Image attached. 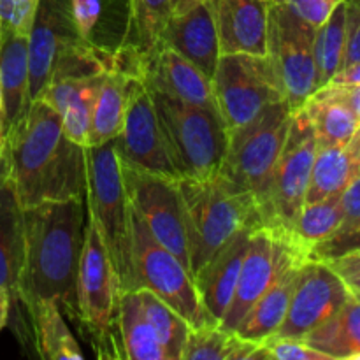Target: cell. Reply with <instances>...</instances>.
I'll return each mask as SVG.
<instances>
[{
  "instance_id": "7dc6e473",
  "label": "cell",
  "mask_w": 360,
  "mask_h": 360,
  "mask_svg": "<svg viewBox=\"0 0 360 360\" xmlns=\"http://www.w3.org/2000/svg\"><path fill=\"white\" fill-rule=\"evenodd\" d=\"M347 151H348V155H350L352 160H354L357 165H360V125H359V129L355 130V134H354V137L350 139V143L347 144Z\"/></svg>"
},
{
  "instance_id": "d6a6232c",
  "label": "cell",
  "mask_w": 360,
  "mask_h": 360,
  "mask_svg": "<svg viewBox=\"0 0 360 360\" xmlns=\"http://www.w3.org/2000/svg\"><path fill=\"white\" fill-rule=\"evenodd\" d=\"M345 46H347V4L341 2L315 30L313 55H315L316 90L327 86L341 70Z\"/></svg>"
},
{
  "instance_id": "d590c367",
  "label": "cell",
  "mask_w": 360,
  "mask_h": 360,
  "mask_svg": "<svg viewBox=\"0 0 360 360\" xmlns=\"http://www.w3.org/2000/svg\"><path fill=\"white\" fill-rule=\"evenodd\" d=\"M262 345V360H333L329 355L309 347L304 340L269 338Z\"/></svg>"
},
{
  "instance_id": "f1b7e54d",
  "label": "cell",
  "mask_w": 360,
  "mask_h": 360,
  "mask_svg": "<svg viewBox=\"0 0 360 360\" xmlns=\"http://www.w3.org/2000/svg\"><path fill=\"white\" fill-rule=\"evenodd\" d=\"M181 360H262V345L210 323L190 330Z\"/></svg>"
},
{
  "instance_id": "484cf974",
  "label": "cell",
  "mask_w": 360,
  "mask_h": 360,
  "mask_svg": "<svg viewBox=\"0 0 360 360\" xmlns=\"http://www.w3.org/2000/svg\"><path fill=\"white\" fill-rule=\"evenodd\" d=\"M302 109L315 130L316 144L322 146H347L360 125L354 111L330 86L316 90Z\"/></svg>"
},
{
  "instance_id": "8992f818",
  "label": "cell",
  "mask_w": 360,
  "mask_h": 360,
  "mask_svg": "<svg viewBox=\"0 0 360 360\" xmlns=\"http://www.w3.org/2000/svg\"><path fill=\"white\" fill-rule=\"evenodd\" d=\"M86 210L101 232L123 292L132 290L130 262V200L123 185L115 139L84 146Z\"/></svg>"
},
{
  "instance_id": "1f68e13d",
  "label": "cell",
  "mask_w": 360,
  "mask_h": 360,
  "mask_svg": "<svg viewBox=\"0 0 360 360\" xmlns=\"http://www.w3.org/2000/svg\"><path fill=\"white\" fill-rule=\"evenodd\" d=\"M357 164L348 155L347 146H322L316 144L315 160L309 176L306 202L340 195L354 176Z\"/></svg>"
},
{
  "instance_id": "7a4b0ae2",
  "label": "cell",
  "mask_w": 360,
  "mask_h": 360,
  "mask_svg": "<svg viewBox=\"0 0 360 360\" xmlns=\"http://www.w3.org/2000/svg\"><path fill=\"white\" fill-rule=\"evenodd\" d=\"M84 197L46 200L23 210L25 260L16 301L30 313L55 301L77 322V271L84 243Z\"/></svg>"
},
{
  "instance_id": "f907efd6",
  "label": "cell",
  "mask_w": 360,
  "mask_h": 360,
  "mask_svg": "<svg viewBox=\"0 0 360 360\" xmlns=\"http://www.w3.org/2000/svg\"><path fill=\"white\" fill-rule=\"evenodd\" d=\"M0 136H4V109H2V95H0Z\"/></svg>"
},
{
  "instance_id": "4fadbf2b",
  "label": "cell",
  "mask_w": 360,
  "mask_h": 360,
  "mask_svg": "<svg viewBox=\"0 0 360 360\" xmlns=\"http://www.w3.org/2000/svg\"><path fill=\"white\" fill-rule=\"evenodd\" d=\"M350 297V288L326 260L308 257L299 267L287 315L274 336L304 340L329 322Z\"/></svg>"
},
{
  "instance_id": "2e32d148",
  "label": "cell",
  "mask_w": 360,
  "mask_h": 360,
  "mask_svg": "<svg viewBox=\"0 0 360 360\" xmlns=\"http://www.w3.org/2000/svg\"><path fill=\"white\" fill-rule=\"evenodd\" d=\"M281 234V232H280ZM308 259V253L292 241L290 236L281 234V250L278 257L276 271L271 278L264 294L248 309L239 322L236 334L243 340L253 343H264L276 334L278 327L287 315L295 283H297L299 267Z\"/></svg>"
},
{
  "instance_id": "7c38bea8",
  "label": "cell",
  "mask_w": 360,
  "mask_h": 360,
  "mask_svg": "<svg viewBox=\"0 0 360 360\" xmlns=\"http://www.w3.org/2000/svg\"><path fill=\"white\" fill-rule=\"evenodd\" d=\"M315 27L302 21L285 7L269 2L267 56L274 67L285 101L299 111L316 91Z\"/></svg>"
},
{
  "instance_id": "cb8c5ba5",
  "label": "cell",
  "mask_w": 360,
  "mask_h": 360,
  "mask_svg": "<svg viewBox=\"0 0 360 360\" xmlns=\"http://www.w3.org/2000/svg\"><path fill=\"white\" fill-rule=\"evenodd\" d=\"M0 95L6 136L23 118L32 102L27 34L0 32Z\"/></svg>"
},
{
  "instance_id": "d6986e66",
  "label": "cell",
  "mask_w": 360,
  "mask_h": 360,
  "mask_svg": "<svg viewBox=\"0 0 360 360\" xmlns=\"http://www.w3.org/2000/svg\"><path fill=\"white\" fill-rule=\"evenodd\" d=\"M221 55H267V0H210Z\"/></svg>"
},
{
  "instance_id": "5b68a950",
  "label": "cell",
  "mask_w": 360,
  "mask_h": 360,
  "mask_svg": "<svg viewBox=\"0 0 360 360\" xmlns=\"http://www.w3.org/2000/svg\"><path fill=\"white\" fill-rule=\"evenodd\" d=\"M150 95L178 178L202 179L217 174L229 143L221 116L160 91L150 90Z\"/></svg>"
},
{
  "instance_id": "ffe728a7",
  "label": "cell",
  "mask_w": 360,
  "mask_h": 360,
  "mask_svg": "<svg viewBox=\"0 0 360 360\" xmlns=\"http://www.w3.org/2000/svg\"><path fill=\"white\" fill-rule=\"evenodd\" d=\"M158 46L174 49L213 79L221 53L210 0H200L183 13L172 14Z\"/></svg>"
},
{
  "instance_id": "ab89813d",
  "label": "cell",
  "mask_w": 360,
  "mask_h": 360,
  "mask_svg": "<svg viewBox=\"0 0 360 360\" xmlns=\"http://www.w3.org/2000/svg\"><path fill=\"white\" fill-rule=\"evenodd\" d=\"M72 16L81 37L91 39L102 14V0H70Z\"/></svg>"
},
{
  "instance_id": "8fae6325",
  "label": "cell",
  "mask_w": 360,
  "mask_h": 360,
  "mask_svg": "<svg viewBox=\"0 0 360 360\" xmlns=\"http://www.w3.org/2000/svg\"><path fill=\"white\" fill-rule=\"evenodd\" d=\"M122 164L123 185L130 204L162 246L174 253L190 271L185 202L179 178Z\"/></svg>"
},
{
  "instance_id": "30bf717a",
  "label": "cell",
  "mask_w": 360,
  "mask_h": 360,
  "mask_svg": "<svg viewBox=\"0 0 360 360\" xmlns=\"http://www.w3.org/2000/svg\"><path fill=\"white\" fill-rule=\"evenodd\" d=\"M316 153V136L304 109L292 115L290 129L271 179L264 210V227L290 236L306 202L309 176Z\"/></svg>"
},
{
  "instance_id": "9a60e30c",
  "label": "cell",
  "mask_w": 360,
  "mask_h": 360,
  "mask_svg": "<svg viewBox=\"0 0 360 360\" xmlns=\"http://www.w3.org/2000/svg\"><path fill=\"white\" fill-rule=\"evenodd\" d=\"M115 143L120 160L125 164L178 178L167 155L150 90L136 74L129 77L125 116Z\"/></svg>"
},
{
  "instance_id": "d4e9b609",
  "label": "cell",
  "mask_w": 360,
  "mask_h": 360,
  "mask_svg": "<svg viewBox=\"0 0 360 360\" xmlns=\"http://www.w3.org/2000/svg\"><path fill=\"white\" fill-rule=\"evenodd\" d=\"M25 260V217L9 174L0 176V287L16 301Z\"/></svg>"
},
{
  "instance_id": "52a82bcc",
  "label": "cell",
  "mask_w": 360,
  "mask_h": 360,
  "mask_svg": "<svg viewBox=\"0 0 360 360\" xmlns=\"http://www.w3.org/2000/svg\"><path fill=\"white\" fill-rule=\"evenodd\" d=\"M292 115L294 111L288 102L281 101L267 105L248 123L229 132L227 151L218 172L252 193L260 218L266 210L271 179L290 129Z\"/></svg>"
},
{
  "instance_id": "c3c4849f",
  "label": "cell",
  "mask_w": 360,
  "mask_h": 360,
  "mask_svg": "<svg viewBox=\"0 0 360 360\" xmlns=\"http://www.w3.org/2000/svg\"><path fill=\"white\" fill-rule=\"evenodd\" d=\"M172 2V14L174 13H183L188 7H192L193 4H197V0H171Z\"/></svg>"
},
{
  "instance_id": "f35d334b",
  "label": "cell",
  "mask_w": 360,
  "mask_h": 360,
  "mask_svg": "<svg viewBox=\"0 0 360 360\" xmlns=\"http://www.w3.org/2000/svg\"><path fill=\"white\" fill-rule=\"evenodd\" d=\"M271 2L285 7L302 21L319 28L343 0H271Z\"/></svg>"
},
{
  "instance_id": "bcb514c9",
  "label": "cell",
  "mask_w": 360,
  "mask_h": 360,
  "mask_svg": "<svg viewBox=\"0 0 360 360\" xmlns=\"http://www.w3.org/2000/svg\"><path fill=\"white\" fill-rule=\"evenodd\" d=\"M13 304V299L11 294L4 287H0V330L7 326V320H9V309Z\"/></svg>"
},
{
  "instance_id": "7402d4cb",
  "label": "cell",
  "mask_w": 360,
  "mask_h": 360,
  "mask_svg": "<svg viewBox=\"0 0 360 360\" xmlns=\"http://www.w3.org/2000/svg\"><path fill=\"white\" fill-rule=\"evenodd\" d=\"M104 72L90 77H60L44 88L39 98L62 116L65 136L79 146L90 144L94 105Z\"/></svg>"
},
{
  "instance_id": "b9f144b4",
  "label": "cell",
  "mask_w": 360,
  "mask_h": 360,
  "mask_svg": "<svg viewBox=\"0 0 360 360\" xmlns=\"http://www.w3.org/2000/svg\"><path fill=\"white\" fill-rule=\"evenodd\" d=\"M357 62H360V7L347 4V46H345L343 67Z\"/></svg>"
},
{
  "instance_id": "836d02e7",
  "label": "cell",
  "mask_w": 360,
  "mask_h": 360,
  "mask_svg": "<svg viewBox=\"0 0 360 360\" xmlns=\"http://www.w3.org/2000/svg\"><path fill=\"white\" fill-rule=\"evenodd\" d=\"M341 224H343V206H341L340 193L316 202L304 204L295 220L290 238L309 257V250L338 232Z\"/></svg>"
},
{
  "instance_id": "db71d44e",
  "label": "cell",
  "mask_w": 360,
  "mask_h": 360,
  "mask_svg": "<svg viewBox=\"0 0 360 360\" xmlns=\"http://www.w3.org/2000/svg\"><path fill=\"white\" fill-rule=\"evenodd\" d=\"M267 2H271V0H267Z\"/></svg>"
},
{
  "instance_id": "6da1fadb",
  "label": "cell",
  "mask_w": 360,
  "mask_h": 360,
  "mask_svg": "<svg viewBox=\"0 0 360 360\" xmlns=\"http://www.w3.org/2000/svg\"><path fill=\"white\" fill-rule=\"evenodd\" d=\"M4 157L23 210L86 193L84 148L65 136L62 116L42 98L6 134Z\"/></svg>"
},
{
  "instance_id": "60d3db41",
  "label": "cell",
  "mask_w": 360,
  "mask_h": 360,
  "mask_svg": "<svg viewBox=\"0 0 360 360\" xmlns=\"http://www.w3.org/2000/svg\"><path fill=\"white\" fill-rule=\"evenodd\" d=\"M341 206H343V224L338 229V232L347 231L360 221V165H357L350 183L341 193Z\"/></svg>"
},
{
  "instance_id": "74e56055",
  "label": "cell",
  "mask_w": 360,
  "mask_h": 360,
  "mask_svg": "<svg viewBox=\"0 0 360 360\" xmlns=\"http://www.w3.org/2000/svg\"><path fill=\"white\" fill-rule=\"evenodd\" d=\"M39 0H0V32L27 34Z\"/></svg>"
},
{
  "instance_id": "e0dca14e",
  "label": "cell",
  "mask_w": 360,
  "mask_h": 360,
  "mask_svg": "<svg viewBox=\"0 0 360 360\" xmlns=\"http://www.w3.org/2000/svg\"><path fill=\"white\" fill-rule=\"evenodd\" d=\"M130 74L139 76L150 90L220 115L213 81L167 46H157L150 55L137 60Z\"/></svg>"
},
{
  "instance_id": "f546056e",
  "label": "cell",
  "mask_w": 360,
  "mask_h": 360,
  "mask_svg": "<svg viewBox=\"0 0 360 360\" xmlns=\"http://www.w3.org/2000/svg\"><path fill=\"white\" fill-rule=\"evenodd\" d=\"M120 334L127 360H169L157 333L144 315L136 290L123 292L120 302Z\"/></svg>"
},
{
  "instance_id": "9c48e42d",
  "label": "cell",
  "mask_w": 360,
  "mask_h": 360,
  "mask_svg": "<svg viewBox=\"0 0 360 360\" xmlns=\"http://www.w3.org/2000/svg\"><path fill=\"white\" fill-rule=\"evenodd\" d=\"M211 81L214 101L227 132L248 123L267 105L285 101L267 55H220Z\"/></svg>"
},
{
  "instance_id": "7bdbcfd3",
  "label": "cell",
  "mask_w": 360,
  "mask_h": 360,
  "mask_svg": "<svg viewBox=\"0 0 360 360\" xmlns=\"http://www.w3.org/2000/svg\"><path fill=\"white\" fill-rule=\"evenodd\" d=\"M345 281L350 292L360 297V253H350V255L338 257V259L326 260Z\"/></svg>"
},
{
  "instance_id": "ac0fdd59",
  "label": "cell",
  "mask_w": 360,
  "mask_h": 360,
  "mask_svg": "<svg viewBox=\"0 0 360 360\" xmlns=\"http://www.w3.org/2000/svg\"><path fill=\"white\" fill-rule=\"evenodd\" d=\"M280 250V232L269 227H259L252 232L234 297H232L224 320L218 326L236 333L243 316L248 313V309L255 304L257 299L264 294L266 287L269 285L271 278L276 271Z\"/></svg>"
},
{
  "instance_id": "5bb4252c",
  "label": "cell",
  "mask_w": 360,
  "mask_h": 360,
  "mask_svg": "<svg viewBox=\"0 0 360 360\" xmlns=\"http://www.w3.org/2000/svg\"><path fill=\"white\" fill-rule=\"evenodd\" d=\"M95 42L77 32L70 0H39L28 30L30 101L39 98L63 56Z\"/></svg>"
},
{
  "instance_id": "e575fe53",
  "label": "cell",
  "mask_w": 360,
  "mask_h": 360,
  "mask_svg": "<svg viewBox=\"0 0 360 360\" xmlns=\"http://www.w3.org/2000/svg\"><path fill=\"white\" fill-rule=\"evenodd\" d=\"M136 292L141 299V304H143L144 315L153 326L158 341L167 352L169 360H181L192 326L153 292L146 290V288H139Z\"/></svg>"
},
{
  "instance_id": "ba28073f",
  "label": "cell",
  "mask_w": 360,
  "mask_h": 360,
  "mask_svg": "<svg viewBox=\"0 0 360 360\" xmlns=\"http://www.w3.org/2000/svg\"><path fill=\"white\" fill-rule=\"evenodd\" d=\"M130 262L132 290L146 288L174 308L193 327L214 323L199 297L192 273L155 239L130 204Z\"/></svg>"
},
{
  "instance_id": "4316f807",
  "label": "cell",
  "mask_w": 360,
  "mask_h": 360,
  "mask_svg": "<svg viewBox=\"0 0 360 360\" xmlns=\"http://www.w3.org/2000/svg\"><path fill=\"white\" fill-rule=\"evenodd\" d=\"M304 341L333 360H360V297L352 294L347 304Z\"/></svg>"
},
{
  "instance_id": "4dcf8cb0",
  "label": "cell",
  "mask_w": 360,
  "mask_h": 360,
  "mask_svg": "<svg viewBox=\"0 0 360 360\" xmlns=\"http://www.w3.org/2000/svg\"><path fill=\"white\" fill-rule=\"evenodd\" d=\"M28 315L34 327L39 357L44 360H83V352L70 334L58 302H39Z\"/></svg>"
},
{
  "instance_id": "f6af8a7d",
  "label": "cell",
  "mask_w": 360,
  "mask_h": 360,
  "mask_svg": "<svg viewBox=\"0 0 360 360\" xmlns=\"http://www.w3.org/2000/svg\"><path fill=\"white\" fill-rule=\"evenodd\" d=\"M333 86H350V84H360V62L343 67L336 76L330 79Z\"/></svg>"
},
{
  "instance_id": "ee69618b",
  "label": "cell",
  "mask_w": 360,
  "mask_h": 360,
  "mask_svg": "<svg viewBox=\"0 0 360 360\" xmlns=\"http://www.w3.org/2000/svg\"><path fill=\"white\" fill-rule=\"evenodd\" d=\"M327 86L333 88L338 94V97H341L347 102L348 108L354 111V115L357 116L360 122V84H350V86H333V84H327Z\"/></svg>"
},
{
  "instance_id": "44dd1931",
  "label": "cell",
  "mask_w": 360,
  "mask_h": 360,
  "mask_svg": "<svg viewBox=\"0 0 360 360\" xmlns=\"http://www.w3.org/2000/svg\"><path fill=\"white\" fill-rule=\"evenodd\" d=\"M259 227H246L232 236L210 262L193 276L195 288L207 315L214 323H220L231 306L238 287L239 273H241L243 260L248 250L252 232Z\"/></svg>"
},
{
  "instance_id": "681fc988",
  "label": "cell",
  "mask_w": 360,
  "mask_h": 360,
  "mask_svg": "<svg viewBox=\"0 0 360 360\" xmlns=\"http://www.w3.org/2000/svg\"><path fill=\"white\" fill-rule=\"evenodd\" d=\"M4 146H6V137L0 136V176H2L4 172H7V162L6 157H4Z\"/></svg>"
},
{
  "instance_id": "83f0119b",
  "label": "cell",
  "mask_w": 360,
  "mask_h": 360,
  "mask_svg": "<svg viewBox=\"0 0 360 360\" xmlns=\"http://www.w3.org/2000/svg\"><path fill=\"white\" fill-rule=\"evenodd\" d=\"M129 77L127 70L111 63L102 77L97 101L94 105L90 129V144H101L115 139L122 129L125 116L127 94H129Z\"/></svg>"
},
{
  "instance_id": "3957f363",
  "label": "cell",
  "mask_w": 360,
  "mask_h": 360,
  "mask_svg": "<svg viewBox=\"0 0 360 360\" xmlns=\"http://www.w3.org/2000/svg\"><path fill=\"white\" fill-rule=\"evenodd\" d=\"M179 186L185 202L192 276L239 231L264 227L252 193L220 172L202 179H179Z\"/></svg>"
},
{
  "instance_id": "f5cc1de1",
  "label": "cell",
  "mask_w": 360,
  "mask_h": 360,
  "mask_svg": "<svg viewBox=\"0 0 360 360\" xmlns=\"http://www.w3.org/2000/svg\"><path fill=\"white\" fill-rule=\"evenodd\" d=\"M197 2H200V0H197Z\"/></svg>"
},
{
  "instance_id": "603a6c76",
  "label": "cell",
  "mask_w": 360,
  "mask_h": 360,
  "mask_svg": "<svg viewBox=\"0 0 360 360\" xmlns=\"http://www.w3.org/2000/svg\"><path fill=\"white\" fill-rule=\"evenodd\" d=\"M127 27L111 58L115 65L130 72L134 63L150 55L158 44L172 16L171 0H127Z\"/></svg>"
},
{
  "instance_id": "816d5d0a",
  "label": "cell",
  "mask_w": 360,
  "mask_h": 360,
  "mask_svg": "<svg viewBox=\"0 0 360 360\" xmlns=\"http://www.w3.org/2000/svg\"><path fill=\"white\" fill-rule=\"evenodd\" d=\"M343 2H347L348 6H355V7H360V0H343Z\"/></svg>"
},
{
  "instance_id": "277c9868",
  "label": "cell",
  "mask_w": 360,
  "mask_h": 360,
  "mask_svg": "<svg viewBox=\"0 0 360 360\" xmlns=\"http://www.w3.org/2000/svg\"><path fill=\"white\" fill-rule=\"evenodd\" d=\"M77 327L84 330L98 357L125 359L120 334L123 288L97 225L90 217L77 271Z\"/></svg>"
},
{
  "instance_id": "8d00e7d4",
  "label": "cell",
  "mask_w": 360,
  "mask_h": 360,
  "mask_svg": "<svg viewBox=\"0 0 360 360\" xmlns=\"http://www.w3.org/2000/svg\"><path fill=\"white\" fill-rule=\"evenodd\" d=\"M360 253V221L347 231H340L309 250V259L333 260L338 257Z\"/></svg>"
}]
</instances>
